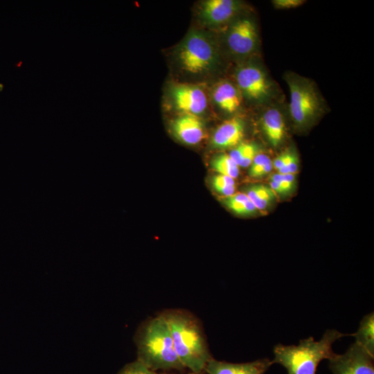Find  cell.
I'll list each match as a JSON object with an SVG mask.
<instances>
[{
    "label": "cell",
    "instance_id": "obj_3",
    "mask_svg": "<svg viewBox=\"0 0 374 374\" xmlns=\"http://www.w3.org/2000/svg\"><path fill=\"white\" fill-rule=\"evenodd\" d=\"M352 334H344L337 330H327L319 341L312 337L301 339L298 345L282 344L274 347L273 364H279L287 374H316L319 363L335 355L332 344L338 339Z\"/></svg>",
    "mask_w": 374,
    "mask_h": 374
},
{
    "label": "cell",
    "instance_id": "obj_16",
    "mask_svg": "<svg viewBox=\"0 0 374 374\" xmlns=\"http://www.w3.org/2000/svg\"><path fill=\"white\" fill-rule=\"evenodd\" d=\"M355 342L374 356V314L371 312L363 317L357 330L353 333Z\"/></svg>",
    "mask_w": 374,
    "mask_h": 374
},
{
    "label": "cell",
    "instance_id": "obj_6",
    "mask_svg": "<svg viewBox=\"0 0 374 374\" xmlns=\"http://www.w3.org/2000/svg\"><path fill=\"white\" fill-rule=\"evenodd\" d=\"M374 356L354 342L343 354L329 360L332 374H374Z\"/></svg>",
    "mask_w": 374,
    "mask_h": 374
},
{
    "label": "cell",
    "instance_id": "obj_25",
    "mask_svg": "<svg viewBox=\"0 0 374 374\" xmlns=\"http://www.w3.org/2000/svg\"><path fill=\"white\" fill-rule=\"evenodd\" d=\"M305 3L303 0H274L273 5L278 9H289L299 7Z\"/></svg>",
    "mask_w": 374,
    "mask_h": 374
},
{
    "label": "cell",
    "instance_id": "obj_33",
    "mask_svg": "<svg viewBox=\"0 0 374 374\" xmlns=\"http://www.w3.org/2000/svg\"><path fill=\"white\" fill-rule=\"evenodd\" d=\"M161 374H170V373H161ZM188 374H197V373H195L191 372V373H188Z\"/></svg>",
    "mask_w": 374,
    "mask_h": 374
},
{
    "label": "cell",
    "instance_id": "obj_19",
    "mask_svg": "<svg viewBox=\"0 0 374 374\" xmlns=\"http://www.w3.org/2000/svg\"><path fill=\"white\" fill-rule=\"evenodd\" d=\"M118 374H157L141 362L136 360L125 365Z\"/></svg>",
    "mask_w": 374,
    "mask_h": 374
},
{
    "label": "cell",
    "instance_id": "obj_12",
    "mask_svg": "<svg viewBox=\"0 0 374 374\" xmlns=\"http://www.w3.org/2000/svg\"><path fill=\"white\" fill-rule=\"evenodd\" d=\"M177 137L188 145H196L204 137V125L198 116L184 114L172 123Z\"/></svg>",
    "mask_w": 374,
    "mask_h": 374
},
{
    "label": "cell",
    "instance_id": "obj_21",
    "mask_svg": "<svg viewBox=\"0 0 374 374\" xmlns=\"http://www.w3.org/2000/svg\"><path fill=\"white\" fill-rule=\"evenodd\" d=\"M225 203L230 209L238 214L249 215L254 213L257 211V208L250 200L241 203L227 202H225Z\"/></svg>",
    "mask_w": 374,
    "mask_h": 374
},
{
    "label": "cell",
    "instance_id": "obj_17",
    "mask_svg": "<svg viewBox=\"0 0 374 374\" xmlns=\"http://www.w3.org/2000/svg\"><path fill=\"white\" fill-rule=\"evenodd\" d=\"M246 195L257 210L267 208L276 197V194L271 188L262 184L251 186Z\"/></svg>",
    "mask_w": 374,
    "mask_h": 374
},
{
    "label": "cell",
    "instance_id": "obj_22",
    "mask_svg": "<svg viewBox=\"0 0 374 374\" xmlns=\"http://www.w3.org/2000/svg\"><path fill=\"white\" fill-rule=\"evenodd\" d=\"M258 148L255 144L245 143L244 151L240 167L246 168L249 166L256 156L258 154Z\"/></svg>",
    "mask_w": 374,
    "mask_h": 374
},
{
    "label": "cell",
    "instance_id": "obj_29",
    "mask_svg": "<svg viewBox=\"0 0 374 374\" xmlns=\"http://www.w3.org/2000/svg\"><path fill=\"white\" fill-rule=\"evenodd\" d=\"M273 168L272 161L269 159L257 175L256 177H261L268 174Z\"/></svg>",
    "mask_w": 374,
    "mask_h": 374
},
{
    "label": "cell",
    "instance_id": "obj_10",
    "mask_svg": "<svg viewBox=\"0 0 374 374\" xmlns=\"http://www.w3.org/2000/svg\"><path fill=\"white\" fill-rule=\"evenodd\" d=\"M273 364L268 358L246 363H230L211 358L205 367L208 374H265Z\"/></svg>",
    "mask_w": 374,
    "mask_h": 374
},
{
    "label": "cell",
    "instance_id": "obj_26",
    "mask_svg": "<svg viewBox=\"0 0 374 374\" xmlns=\"http://www.w3.org/2000/svg\"><path fill=\"white\" fill-rule=\"evenodd\" d=\"M290 153L291 152L290 150H287L278 156L272 162L273 168L277 171L281 168L287 161Z\"/></svg>",
    "mask_w": 374,
    "mask_h": 374
},
{
    "label": "cell",
    "instance_id": "obj_27",
    "mask_svg": "<svg viewBox=\"0 0 374 374\" xmlns=\"http://www.w3.org/2000/svg\"><path fill=\"white\" fill-rule=\"evenodd\" d=\"M215 190L219 193L228 197L235 193V186L213 184Z\"/></svg>",
    "mask_w": 374,
    "mask_h": 374
},
{
    "label": "cell",
    "instance_id": "obj_20",
    "mask_svg": "<svg viewBox=\"0 0 374 374\" xmlns=\"http://www.w3.org/2000/svg\"><path fill=\"white\" fill-rule=\"evenodd\" d=\"M271 180L278 183L283 188L285 193L287 194L294 188L295 182V175H282L280 173H276L273 175Z\"/></svg>",
    "mask_w": 374,
    "mask_h": 374
},
{
    "label": "cell",
    "instance_id": "obj_15",
    "mask_svg": "<svg viewBox=\"0 0 374 374\" xmlns=\"http://www.w3.org/2000/svg\"><path fill=\"white\" fill-rule=\"evenodd\" d=\"M213 98L221 109L228 113L235 112L241 104L239 89L227 81L217 84L213 91Z\"/></svg>",
    "mask_w": 374,
    "mask_h": 374
},
{
    "label": "cell",
    "instance_id": "obj_7",
    "mask_svg": "<svg viewBox=\"0 0 374 374\" xmlns=\"http://www.w3.org/2000/svg\"><path fill=\"white\" fill-rule=\"evenodd\" d=\"M239 89L249 98L258 100L265 98L269 91V84L263 71L255 65H246L236 73Z\"/></svg>",
    "mask_w": 374,
    "mask_h": 374
},
{
    "label": "cell",
    "instance_id": "obj_18",
    "mask_svg": "<svg viewBox=\"0 0 374 374\" xmlns=\"http://www.w3.org/2000/svg\"><path fill=\"white\" fill-rule=\"evenodd\" d=\"M213 169L219 175H226L233 179L239 175V166L233 161L229 154H220L212 161Z\"/></svg>",
    "mask_w": 374,
    "mask_h": 374
},
{
    "label": "cell",
    "instance_id": "obj_1",
    "mask_svg": "<svg viewBox=\"0 0 374 374\" xmlns=\"http://www.w3.org/2000/svg\"><path fill=\"white\" fill-rule=\"evenodd\" d=\"M170 331L175 352L185 368L201 374L212 358L202 326L190 312L169 309L160 313Z\"/></svg>",
    "mask_w": 374,
    "mask_h": 374
},
{
    "label": "cell",
    "instance_id": "obj_4",
    "mask_svg": "<svg viewBox=\"0 0 374 374\" xmlns=\"http://www.w3.org/2000/svg\"><path fill=\"white\" fill-rule=\"evenodd\" d=\"M287 82L290 89L292 119L299 127H305L321 113V99L314 85L305 78L290 74Z\"/></svg>",
    "mask_w": 374,
    "mask_h": 374
},
{
    "label": "cell",
    "instance_id": "obj_9",
    "mask_svg": "<svg viewBox=\"0 0 374 374\" xmlns=\"http://www.w3.org/2000/svg\"><path fill=\"white\" fill-rule=\"evenodd\" d=\"M258 40L255 24L249 19L236 21L229 28L227 44L231 51L240 55H245L254 51Z\"/></svg>",
    "mask_w": 374,
    "mask_h": 374
},
{
    "label": "cell",
    "instance_id": "obj_32",
    "mask_svg": "<svg viewBox=\"0 0 374 374\" xmlns=\"http://www.w3.org/2000/svg\"><path fill=\"white\" fill-rule=\"evenodd\" d=\"M4 89V85L2 83H0V92L3 91Z\"/></svg>",
    "mask_w": 374,
    "mask_h": 374
},
{
    "label": "cell",
    "instance_id": "obj_2",
    "mask_svg": "<svg viewBox=\"0 0 374 374\" xmlns=\"http://www.w3.org/2000/svg\"><path fill=\"white\" fill-rule=\"evenodd\" d=\"M134 342L136 360L150 369L156 371L186 368L175 352L168 323L161 314L139 326Z\"/></svg>",
    "mask_w": 374,
    "mask_h": 374
},
{
    "label": "cell",
    "instance_id": "obj_5",
    "mask_svg": "<svg viewBox=\"0 0 374 374\" xmlns=\"http://www.w3.org/2000/svg\"><path fill=\"white\" fill-rule=\"evenodd\" d=\"M177 57L181 68L191 73H203L217 63V53L213 43L204 34L190 32L181 44Z\"/></svg>",
    "mask_w": 374,
    "mask_h": 374
},
{
    "label": "cell",
    "instance_id": "obj_13",
    "mask_svg": "<svg viewBox=\"0 0 374 374\" xmlns=\"http://www.w3.org/2000/svg\"><path fill=\"white\" fill-rule=\"evenodd\" d=\"M244 136L243 121L237 117L222 123L215 131L212 143L215 148H228L240 143Z\"/></svg>",
    "mask_w": 374,
    "mask_h": 374
},
{
    "label": "cell",
    "instance_id": "obj_11",
    "mask_svg": "<svg viewBox=\"0 0 374 374\" xmlns=\"http://www.w3.org/2000/svg\"><path fill=\"white\" fill-rule=\"evenodd\" d=\"M240 8V3L234 0H207L202 3L199 15L210 25L227 22Z\"/></svg>",
    "mask_w": 374,
    "mask_h": 374
},
{
    "label": "cell",
    "instance_id": "obj_8",
    "mask_svg": "<svg viewBox=\"0 0 374 374\" xmlns=\"http://www.w3.org/2000/svg\"><path fill=\"white\" fill-rule=\"evenodd\" d=\"M171 97L177 109L184 114L198 116L207 107L205 92L195 85L176 84L171 89Z\"/></svg>",
    "mask_w": 374,
    "mask_h": 374
},
{
    "label": "cell",
    "instance_id": "obj_31",
    "mask_svg": "<svg viewBox=\"0 0 374 374\" xmlns=\"http://www.w3.org/2000/svg\"><path fill=\"white\" fill-rule=\"evenodd\" d=\"M21 64H22V61H19V62L15 64V66L17 67H21Z\"/></svg>",
    "mask_w": 374,
    "mask_h": 374
},
{
    "label": "cell",
    "instance_id": "obj_23",
    "mask_svg": "<svg viewBox=\"0 0 374 374\" xmlns=\"http://www.w3.org/2000/svg\"><path fill=\"white\" fill-rule=\"evenodd\" d=\"M269 159V157L264 154H258L250 165L249 175L252 177H256L258 172Z\"/></svg>",
    "mask_w": 374,
    "mask_h": 374
},
{
    "label": "cell",
    "instance_id": "obj_30",
    "mask_svg": "<svg viewBox=\"0 0 374 374\" xmlns=\"http://www.w3.org/2000/svg\"><path fill=\"white\" fill-rule=\"evenodd\" d=\"M271 190L278 195H285V192L283 188L276 182L271 181H270V186Z\"/></svg>",
    "mask_w": 374,
    "mask_h": 374
},
{
    "label": "cell",
    "instance_id": "obj_28",
    "mask_svg": "<svg viewBox=\"0 0 374 374\" xmlns=\"http://www.w3.org/2000/svg\"><path fill=\"white\" fill-rule=\"evenodd\" d=\"M213 184H221L226 186H235L234 179L226 176L218 175L214 177L213 179Z\"/></svg>",
    "mask_w": 374,
    "mask_h": 374
},
{
    "label": "cell",
    "instance_id": "obj_24",
    "mask_svg": "<svg viewBox=\"0 0 374 374\" xmlns=\"http://www.w3.org/2000/svg\"><path fill=\"white\" fill-rule=\"evenodd\" d=\"M298 157L294 152H291L290 156L286 162V163L278 170V173L285 174H294L298 170Z\"/></svg>",
    "mask_w": 374,
    "mask_h": 374
},
{
    "label": "cell",
    "instance_id": "obj_14",
    "mask_svg": "<svg viewBox=\"0 0 374 374\" xmlns=\"http://www.w3.org/2000/svg\"><path fill=\"white\" fill-rule=\"evenodd\" d=\"M263 131L274 147L280 144L285 137V127L280 112L275 108L267 110L262 118Z\"/></svg>",
    "mask_w": 374,
    "mask_h": 374
}]
</instances>
